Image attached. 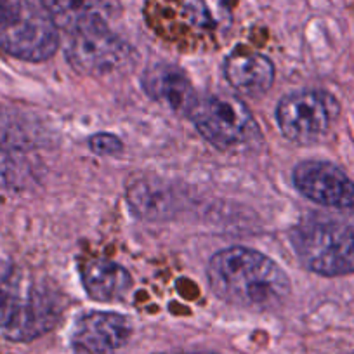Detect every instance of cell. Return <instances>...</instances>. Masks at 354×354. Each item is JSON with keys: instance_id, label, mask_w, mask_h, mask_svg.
Wrapping results in <instances>:
<instances>
[{"instance_id": "cell-12", "label": "cell", "mask_w": 354, "mask_h": 354, "mask_svg": "<svg viewBox=\"0 0 354 354\" xmlns=\"http://www.w3.org/2000/svg\"><path fill=\"white\" fill-rule=\"evenodd\" d=\"M224 77L227 84L245 96L257 97L273 87L274 64L264 54L236 49L224 59Z\"/></svg>"}, {"instance_id": "cell-4", "label": "cell", "mask_w": 354, "mask_h": 354, "mask_svg": "<svg viewBox=\"0 0 354 354\" xmlns=\"http://www.w3.org/2000/svg\"><path fill=\"white\" fill-rule=\"evenodd\" d=\"M299 262L322 277L354 273V219L316 216L299 223L290 233Z\"/></svg>"}, {"instance_id": "cell-1", "label": "cell", "mask_w": 354, "mask_h": 354, "mask_svg": "<svg viewBox=\"0 0 354 354\" xmlns=\"http://www.w3.org/2000/svg\"><path fill=\"white\" fill-rule=\"evenodd\" d=\"M238 0H146L145 21L181 53H212L230 42Z\"/></svg>"}, {"instance_id": "cell-11", "label": "cell", "mask_w": 354, "mask_h": 354, "mask_svg": "<svg viewBox=\"0 0 354 354\" xmlns=\"http://www.w3.org/2000/svg\"><path fill=\"white\" fill-rule=\"evenodd\" d=\"M54 25L66 35L110 25L122 15L120 0H47Z\"/></svg>"}, {"instance_id": "cell-10", "label": "cell", "mask_w": 354, "mask_h": 354, "mask_svg": "<svg viewBox=\"0 0 354 354\" xmlns=\"http://www.w3.org/2000/svg\"><path fill=\"white\" fill-rule=\"evenodd\" d=\"M132 325L127 316L108 311H88L77 318L70 344L77 354H111L127 344Z\"/></svg>"}, {"instance_id": "cell-5", "label": "cell", "mask_w": 354, "mask_h": 354, "mask_svg": "<svg viewBox=\"0 0 354 354\" xmlns=\"http://www.w3.org/2000/svg\"><path fill=\"white\" fill-rule=\"evenodd\" d=\"M59 47L47 0H0V53L28 63H42Z\"/></svg>"}, {"instance_id": "cell-2", "label": "cell", "mask_w": 354, "mask_h": 354, "mask_svg": "<svg viewBox=\"0 0 354 354\" xmlns=\"http://www.w3.org/2000/svg\"><path fill=\"white\" fill-rule=\"evenodd\" d=\"M207 278L217 297L252 311H273L285 304L290 280L268 255L247 247H230L212 255Z\"/></svg>"}, {"instance_id": "cell-16", "label": "cell", "mask_w": 354, "mask_h": 354, "mask_svg": "<svg viewBox=\"0 0 354 354\" xmlns=\"http://www.w3.org/2000/svg\"><path fill=\"white\" fill-rule=\"evenodd\" d=\"M160 354H217L212 351H179V353H160Z\"/></svg>"}, {"instance_id": "cell-3", "label": "cell", "mask_w": 354, "mask_h": 354, "mask_svg": "<svg viewBox=\"0 0 354 354\" xmlns=\"http://www.w3.org/2000/svg\"><path fill=\"white\" fill-rule=\"evenodd\" d=\"M64 299L49 278L26 268H11L0 277V335L32 342L56 328Z\"/></svg>"}, {"instance_id": "cell-8", "label": "cell", "mask_w": 354, "mask_h": 354, "mask_svg": "<svg viewBox=\"0 0 354 354\" xmlns=\"http://www.w3.org/2000/svg\"><path fill=\"white\" fill-rule=\"evenodd\" d=\"M134 50L110 25L78 30L68 35L66 59L75 71L88 77L113 73L132 59Z\"/></svg>"}, {"instance_id": "cell-6", "label": "cell", "mask_w": 354, "mask_h": 354, "mask_svg": "<svg viewBox=\"0 0 354 354\" xmlns=\"http://www.w3.org/2000/svg\"><path fill=\"white\" fill-rule=\"evenodd\" d=\"M188 117L205 141L224 151L250 148L262 136L250 110L238 97L226 94L198 97Z\"/></svg>"}, {"instance_id": "cell-9", "label": "cell", "mask_w": 354, "mask_h": 354, "mask_svg": "<svg viewBox=\"0 0 354 354\" xmlns=\"http://www.w3.org/2000/svg\"><path fill=\"white\" fill-rule=\"evenodd\" d=\"M295 189L311 202L330 209L354 212V183L330 162L306 160L292 172Z\"/></svg>"}, {"instance_id": "cell-14", "label": "cell", "mask_w": 354, "mask_h": 354, "mask_svg": "<svg viewBox=\"0 0 354 354\" xmlns=\"http://www.w3.org/2000/svg\"><path fill=\"white\" fill-rule=\"evenodd\" d=\"M82 283L91 299L97 302H115L124 299L132 288V277L113 261L96 259L84 266Z\"/></svg>"}, {"instance_id": "cell-15", "label": "cell", "mask_w": 354, "mask_h": 354, "mask_svg": "<svg viewBox=\"0 0 354 354\" xmlns=\"http://www.w3.org/2000/svg\"><path fill=\"white\" fill-rule=\"evenodd\" d=\"M88 148L101 156H113L122 151V141L113 134H96L88 139Z\"/></svg>"}, {"instance_id": "cell-13", "label": "cell", "mask_w": 354, "mask_h": 354, "mask_svg": "<svg viewBox=\"0 0 354 354\" xmlns=\"http://www.w3.org/2000/svg\"><path fill=\"white\" fill-rule=\"evenodd\" d=\"M141 82L149 97L179 113L188 115L198 100L188 75L172 64H155L145 71Z\"/></svg>"}, {"instance_id": "cell-7", "label": "cell", "mask_w": 354, "mask_h": 354, "mask_svg": "<svg viewBox=\"0 0 354 354\" xmlns=\"http://www.w3.org/2000/svg\"><path fill=\"white\" fill-rule=\"evenodd\" d=\"M339 115V101L319 88L287 94L277 108V122L281 134L297 145L322 141L332 131Z\"/></svg>"}]
</instances>
